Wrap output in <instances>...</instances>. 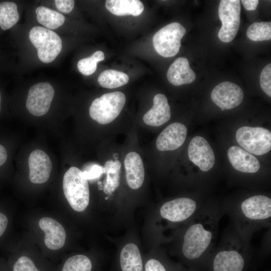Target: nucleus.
<instances>
[{
  "instance_id": "nucleus-1",
  "label": "nucleus",
  "mask_w": 271,
  "mask_h": 271,
  "mask_svg": "<svg viewBox=\"0 0 271 271\" xmlns=\"http://www.w3.org/2000/svg\"><path fill=\"white\" fill-rule=\"evenodd\" d=\"M63 190L66 199L74 210L82 212L87 208L90 198L89 185L83 172L79 168L71 167L65 172Z\"/></svg>"
},
{
  "instance_id": "nucleus-2",
  "label": "nucleus",
  "mask_w": 271,
  "mask_h": 271,
  "mask_svg": "<svg viewBox=\"0 0 271 271\" xmlns=\"http://www.w3.org/2000/svg\"><path fill=\"white\" fill-rule=\"evenodd\" d=\"M125 100L124 94L120 91L104 94L92 102L89 109V115L100 124L109 123L118 116Z\"/></svg>"
},
{
  "instance_id": "nucleus-3",
  "label": "nucleus",
  "mask_w": 271,
  "mask_h": 271,
  "mask_svg": "<svg viewBox=\"0 0 271 271\" xmlns=\"http://www.w3.org/2000/svg\"><path fill=\"white\" fill-rule=\"evenodd\" d=\"M29 38L37 50L39 59L44 63L54 61L62 47V40L55 32L47 28L35 26L29 33Z\"/></svg>"
},
{
  "instance_id": "nucleus-4",
  "label": "nucleus",
  "mask_w": 271,
  "mask_h": 271,
  "mask_svg": "<svg viewBox=\"0 0 271 271\" xmlns=\"http://www.w3.org/2000/svg\"><path fill=\"white\" fill-rule=\"evenodd\" d=\"M185 33V28L177 22L163 27L153 38V44L156 51L165 58L175 56L180 50L181 40Z\"/></svg>"
},
{
  "instance_id": "nucleus-5",
  "label": "nucleus",
  "mask_w": 271,
  "mask_h": 271,
  "mask_svg": "<svg viewBox=\"0 0 271 271\" xmlns=\"http://www.w3.org/2000/svg\"><path fill=\"white\" fill-rule=\"evenodd\" d=\"M239 145L250 154L262 155L271 149V132L261 127L242 126L236 132Z\"/></svg>"
},
{
  "instance_id": "nucleus-6",
  "label": "nucleus",
  "mask_w": 271,
  "mask_h": 271,
  "mask_svg": "<svg viewBox=\"0 0 271 271\" xmlns=\"http://www.w3.org/2000/svg\"><path fill=\"white\" fill-rule=\"evenodd\" d=\"M240 1L222 0L218 8V15L222 22L218 37L224 43L232 41L236 36L240 24Z\"/></svg>"
},
{
  "instance_id": "nucleus-7",
  "label": "nucleus",
  "mask_w": 271,
  "mask_h": 271,
  "mask_svg": "<svg viewBox=\"0 0 271 271\" xmlns=\"http://www.w3.org/2000/svg\"><path fill=\"white\" fill-rule=\"evenodd\" d=\"M211 238V232L205 230L201 224L192 225L184 235L182 247L184 256L190 259L198 258L209 246Z\"/></svg>"
},
{
  "instance_id": "nucleus-8",
  "label": "nucleus",
  "mask_w": 271,
  "mask_h": 271,
  "mask_svg": "<svg viewBox=\"0 0 271 271\" xmlns=\"http://www.w3.org/2000/svg\"><path fill=\"white\" fill-rule=\"evenodd\" d=\"M55 91L47 82L37 83L29 89L26 100V107L32 114L39 116L49 110Z\"/></svg>"
},
{
  "instance_id": "nucleus-9",
  "label": "nucleus",
  "mask_w": 271,
  "mask_h": 271,
  "mask_svg": "<svg viewBox=\"0 0 271 271\" xmlns=\"http://www.w3.org/2000/svg\"><path fill=\"white\" fill-rule=\"evenodd\" d=\"M242 89L235 83L225 81L216 85L212 90V101L221 109L234 108L241 104L243 99Z\"/></svg>"
},
{
  "instance_id": "nucleus-10",
  "label": "nucleus",
  "mask_w": 271,
  "mask_h": 271,
  "mask_svg": "<svg viewBox=\"0 0 271 271\" xmlns=\"http://www.w3.org/2000/svg\"><path fill=\"white\" fill-rule=\"evenodd\" d=\"M190 160L203 172L210 170L215 163L213 151L206 139L200 136L194 137L188 149Z\"/></svg>"
},
{
  "instance_id": "nucleus-11",
  "label": "nucleus",
  "mask_w": 271,
  "mask_h": 271,
  "mask_svg": "<svg viewBox=\"0 0 271 271\" xmlns=\"http://www.w3.org/2000/svg\"><path fill=\"white\" fill-rule=\"evenodd\" d=\"M196 208V203L188 198H179L165 203L161 207V216L172 222H180L189 218Z\"/></svg>"
},
{
  "instance_id": "nucleus-12",
  "label": "nucleus",
  "mask_w": 271,
  "mask_h": 271,
  "mask_svg": "<svg viewBox=\"0 0 271 271\" xmlns=\"http://www.w3.org/2000/svg\"><path fill=\"white\" fill-rule=\"evenodd\" d=\"M29 179L35 184H42L50 178L52 164L49 156L41 150H35L28 158Z\"/></svg>"
},
{
  "instance_id": "nucleus-13",
  "label": "nucleus",
  "mask_w": 271,
  "mask_h": 271,
  "mask_svg": "<svg viewBox=\"0 0 271 271\" xmlns=\"http://www.w3.org/2000/svg\"><path fill=\"white\" fill-rule=\"evenodd\" d=\"M187 133L186 126L179 122L169 125L158 136L156 147L160 151H173L184 143Z\"/></svg>"
},
{
  "instance_id": "nucleus-14",
  "label": "nucleus",
  "mask_w": 271,
  "mask_h": 271,
  "mask_svg": "<svg viewBox=\"0 0 271 271\" xmlns=\"http://www.w3.org/2000/svg\"><path fill=\"white\" fill-rule=\"evenodd\" d=\"M39 225L45 234V244L48 248L55 250L63 246L66 235L60 223L52 218L44 217L40 220Z\"/></svg>"
},
{
  "instance_id": "nucleus-15",
  "label": "nucleus",
  "mask_w": 271,
  "mask_h": 271,
  "mask_svg": "<svg viewBox=\"0 0 271 271\" xmlns=\"http://www.w3.org/2000/svg\"><path fill=\"white\" fill-rule=\"evenodd\" d=\"M227 156L232 167L238 171L253 173L260 168L257 159L241 147L236 146L230 147Z\"/></svg>"
},
{
  "instance_id": "nucleus-16",
  "label": "nucleus",
  "mask_w": 271,
  "mask_h": 271,
  "mask_svg": "<svg viewBox=\"0 0 271 271\" xmlns=\"http://www.w3.org/2000/svg\"><path fill=\"white\" fill-rule=\"evenodd\" d=\"M241 210L244 215L253 220H261L271 216V199L263 195L249 197L242 202Z\"/></svg>"
},
{
  "instance_id": "nucleus-17",
  "label": "nucleus",
  "mask_w": 271,
  "mask_h": 271,
  "mask_svg": "<svg viewBox=\"0 0 271 271\" xmlns=\"http://www.w3.org/2000/svg\"><path fill=\"white\" fill-rule=\"evenodd\" d=\"M171 116L170 107L164 94L159 93L153 98V106L143 117L144 122L152 126H159L169 120Z\"/></svg>"
},
{
  "instance_id": "nucleus-18",
  "label": "nucleus",
  "mask_w": 271,
  "mask_h": 271,
  "mask_svg": "<svg viewBox=\"0 0 271 271\" xmlns=\"http://www.w3.org/2000/svg\"><path fill=\"white\" fill-rule=\"evenodd\" d=\"M126 180L132 189H138L143 185L145 179V170L143 160L136 152L128 153L124 159Z\"/></svg>"
},
{
  "instance_id": "nucleus-19",
  "label": "nucleus",
  "mask_w": 271,
  "mask_h": 271,
  "mask_svg": "<svg viewBox=\"0 0 271 271\" xmlns=\"http://www.w3.org/2000/svg\"><path fill=\"white\" fill-rule=\"evenodd\" d=\"M167 77L172 84L180 86L194 82L196 74L190 67L188 60L185 57H179L169 67Z\"/></svg>"
},
{
  "instance_id": "nucleus-20",
  "label": "nucleus",
  "mask_w": 271,
  "mask_h": 271,
  "mask_svg": "<svg viewBox=\"0 0 271 271\" xmlns=\"http://www.w3.org/2000/svg\"><path fill=\"white\" fill-rule=\"evenodd\" d=\"M244 264L242 256L234 250L219 252L213 263L214 271H242Z\"/></svg>"
},
{
  "instance_id": "nucleus-21",
  "label": "nucleus",
  "mask_w": 271,
  "mask_h": 271,
  "mask_svg": "<svg viewBox=\"0 0 271 271\" xmlns=\"http://www.w3.org/2000/svg\"><path fill=\"white\" fill-rule=\"evenodd\" d=\"M121 271H144L143 260L137 245L133 243L126 244L119 256Z\"/></svg>"
},
{
  "instance_id": "nucleus-22",
  "label": "nucleus",
  "mask_w": 271,
  "mask_h": 271,
  "mask_svg": "<svg viewBox=\"0 0 271 271\" xmlns=\"http://www.w3.org/2000/svg\"><path fill=\"white\" fill-rule=\"evenodd\" d=\"M105 7L112 14L119 16H138L144 10L143 3L139 0H107Z\"/></svg>"
},
{
  "instance_id": "nucleus-23",
  "label": "nucleus",
  "mask_w": 271,
  "mask_h": 271,
  "mask_svg": "<svg viewBox=\"0 0 271 271\" xmlns=\"http://www.w3.org/2000/svg\"><path fill=\"white\" fill-rule=\"evenodd\" d=\"M121 167V162L117 160H108L105 162L103 168L106 178L103 188L105 194H111L119 186Z\"/></svg>"
},
{
  "instance_id": "nucleus-24",
  "label": "nucleus",
  "mask_w": 271,
  "mask_h": 271,
  "mask_svg": "<svg viewBox=\"0 0 271 271\" xmlns=\"http://www.w3.org/2000/svg\"><path fill=\"white\" fill-rule=\"evenodd\" d=\"M35 13L38 22L50 30L56 29L65 22V18L62 14L45 7H38Z\"/></svg>"
},
{
  "instance_id": "nucleus-25",
  "label": "nucleus",
  "mask_w": 271,
  "mask_h": 271,
  "mask_svg": "<svg viewBox=\"0 0 271 271\" xmlns=\"http://www.w3.org/2000/svg\"><path fill=\"white\" fill-rule=\"evenodd\" d=\"M128 80L127 74L113 69L102 71L98 77L99 84L103 87L109 89L124 85Z\"/></svg>"
},
{
  "instance_id": "nucleus-26",
  "label": "nucleus",
  "mask_w": 271,
  "mask_h": 271,
  "mask_svg": "<svg viewBox=\"0 0 271 271\" xmlns=\"http://www.w3.org/2000/svg\"><path fill=\"white\" fill-rule=\"evenodd\" d=\"M17 5L12 2L0 3V27L6 30L13 27L19 20Z\"/></svg>"
},
{
  "instance_id": "nucleus-27",
  "label": "nucleus",
  "mask_w": 271,
  "mask_h": 271,
  "mask_svg": "<svg viewBox=\"0 0 271 271\" xmlns=\"http://www.w3.org/2000/svg\"><path fill=\"white\" fill-rule=\"evenodd\" d=\"M247 38L253 41H267L271 39V23L255 22L250 25L246 31Z\"/></svg>"
},
{
  "instance_id": "nucleus-28",
  "label": "nucleus",
  "mask_w": 271,
  "mask_h": 271,
  "mask_svg": "<svg viewBox=\"0 0 271 271\" xmlns=\"http://www.w3.org/2000/svg\"><path fill=\"white\" fill-rule=\"evenodd\" d=\"M92 268L91 260L87 256L77 254L66 259L61 271H92Z\"/></svg>"
},
{
  "instance_id": "nucleus-29",
  "label": "nucleus",
  "mask_w": 271,
  "mask_h": 271,
  "mask_svg": "<svg viewBox=\"0 0 271 271\" xmlns=\"http://www.w3.org/2000/svg\"><path fill=\"white\" fill-rule=\"evenodd\" d=\"M104 59V53L100 50L96 51L91 56L80 60L77 63L79 71L88 76L95 72L97 63Z\"/></svg>"
},
{
  "instance_id": "nucleus-30",
  "label": "nucleus",
  "mask_w": 271,
  "mask_h": 271,
  "mask_svg": "<svg viewBox=\"0 0 271 271\" xmlns=\"http://www.w3.org/2000/svg\"><path fill=\"white\" fill-rule=\"evenodd\" d=\"M13 271H42L33 259L27 256L19 257L13 265Z\"/></svg>"
},
{
  "instance_id": "nucleus-31",
  "label": "nucleus",
  "mask_w": 271,
  "mask_h": 271,
  "mask_svg": "<svg viewBox=\"0 0 271 271\" xmlns=\"http://www.w3.org/2000/svg\"><path fill=\"white\" fill-rule=\"evenodd\" d=\"M260 85L262 90L271 97V64H268L262 69L260 75Z\"/></svg>"
},
{
  "instance_id": "nucleus-32",
  "label": "nucleus",
  "mask_w": 271,
  "mask_h": 271,
  "mask_svg": "<svg viewBox=\"0 0 271 271\" xmlns=\"http://www.w3.org/2000/svg\"><path fill=\"white\" fill-rule=\"evenodd\" d=\"M55 4L59 11L64 13H69L73 9L75 3L73 0H55Z\"/></svg>"
},
{
  "instance_id": "nucleus-33",
  "label": "nucleus",
  "mask_w": 271,
  "mask_h": 271,
  "mask_svg": "<svg viewBox=\"0 0 271 271\" xmlns=\"http://www.w3.org/2000/svg\"><path fill=\"white\" fill-rule=\"evenodd\" d=\"M103 173H104L103 167L97 165L92 166L89 171L83 172L84 177L87 180L98 178Z\"/></svg>"
},
{
  "instance_id": "nucleus-34",
  "label": "nucleus",
  "mask_w": 271,
  "mask_h": 271,
  "mask_svg": "<svg viewBox=\"0 0 271 271\" xmlns=\"http://www.w3.org/2000/svg\"><path fill=\"white\" fill-rule=\"evenodd\" d=\"M144 269L145 271H167L160 261L155 258H151L147 261Z\"/></svg>"
},
{
  "instance_id": "nucleus-35",
  "label": "nucleus",
  "mask_w": 271,
  "mask_h": 271,
  "mask_svg": "<svg viewBox=\"0 0 271 271\" xmlns=\"http://www.w3.org/2000/svg\"><path fill=\"white\" fill-rule=\"evenodd\" d=\"M244 9L247 11H254L257 7L258 0H242L241 1Z\"/></svg>"
},
{
  "instance_id": "nucleus-36",
  "label": "nucleus",
  "mask_w": 271,
  "mask_h": 271,
  "mask_svg": "<svg viewBox=\"0 0 271 271\" xmlns=\"http://www.w3.org/2000/svg\"><path fill=\"white\" fill-rule=\"evenodd\" d=\"M8 224L7 217L3 213L0 212V237L3 235L6 231Z\"/></svg>"
},
{
  "instance_id": "nucleus-37",
  "label": "nucleus",
  "mask_w": 271,
  "mask_h": 271,
  "mask_svg": "<svg viewBox=\"0 0 271 271\" xmlns=\"http://www.w3.org/2000/svg\"><path fill=\"white\" fill-rule=\"evenodd\" d=\"M1 102H2V96H1V93L0 91V111L1 110Z\"/></svg>"
}]
</instances>
